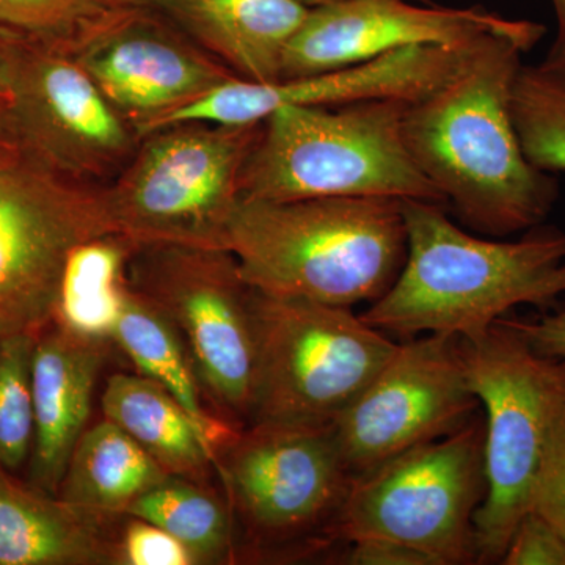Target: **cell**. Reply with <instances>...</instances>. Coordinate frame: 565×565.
<instances>
[{
    "label": "cell",
    "instance_id": "e575fe53",
    "mask_svg": "<svg viewBox=\"0 0 565 565\" xmlns=\"http://www.w3.org/2000/svg\"><path fill=\"white\" fill-rule=\"evenodd\" d=\"M114 2L128 7H148V9H154L161 0H114Z\"/></svg>",
    "mask_w": 565,
    "mask_h": 565
},
{
    "label": "cell",
    "instance_id": "44dd1931",
    "mask_svg": "<svg viewBox=\"0 0 565 565\" xmlns=\"http://www.w3.org/2000/svg\"><path fill=\"white\" fill-rule=\"evenodd\" d=\"M104 418L117 424L167 473L211 484L215 451L199 423L166 386L143 374L117 373L106 381Z\"/></svg>",
    "mask_w": 565,
    "mask_h": 565
},
{
    "label": "cell",
    "instance_id": "ffe728a7",
    "mask_svg": "<svg viewBox=\"0 0 565 565\" xmlns=\"http://www.w3.org/2000/svg\"><path fill=\"white\" fill-rule=\"evenodd\" d=\"M107 334L140 374L166 386L184 405L215 452L239 429L223 416L211 414L206 404L210 397L181 333L143 292L134 288L125 277V267L115 286Z\"/></svg>",
    "mask_w": 565,
    "mask_h": 565
},
{
    "label": "cell",
    "instance_id": "f546056e",
    "mask_svg": "<svg viewBox=\"0 0 565 565\" xmlns=\"http://www.w3.org/2000/svg\"><path fill=\"white\" fill-rule=\"evenodd\" d=\"M351 550L345 563L352 565H434L418 550L384 539H362L349 542Z\"/></svg>",
    "mask_w": 565,
    "mask_h": 565
},
{
    "label": "cell",
    "instance_id": "ba28073f",
    "mask_svg": "<svg viewBox=\"0 0 565 565\" xmlns=\"http://www.w3.org/2000/svg\"><path fill=\"white\" fill-rule=\"evenodd\" d=\"M486 497L484 419L353 479L332 539H384L434 565L478 563L475 514Z\"/></svg>",
    "mask_w": 565,
    "mask_h": 565
},
{
    "label": "cell",
    "instance_id": "8fae6325",
    "mask_svg": "<svg viewBox=\"0 0 565 565\" xmlns=\"http://www.w3.org/2000/svg\"><path fill=\"white\" fill-rule=\"evenodd\" d=\"M129 277L181 333L207 397L237 426L252 419L255 289L228 248H129Z\"/></svg>",
    "mask_w": 565,
    "mask_h": 565
},
{
    "label": "cell",
    "instance_id": "d4e9b609",
    "mask_svg": "<svg viewBox=\"0 0 565 565\" xmlns=\"http://www.w3.org/2000/svg\"><path fill=\"white\" fill-rule=\"evenodd\" d=\"M126 9L114 0H0V32L74 52Z\"/></svg>",
    "mask_w": 565,
    "mask_h": 565
},
{
    "label": "cell",
    "instance_id": "52a82bcc",
    "mask_svg": "<svg viewBox=\"0 0 565 565\" xmlns=\"http://www.w3.org/2000/svg\"><path fill=\"white\" fill-rule=\"evenodd\" d=\"M256 366L250 423L330 424L388 362L397 344L351 308L255 289Z\"/></svg>",
    "mask_w": 565,
    "mask_h": 565
},
{
    "label": "cell",
    "instance_id": "ac0fdd59",
    "mask_svg": "<svg viewBox=\"0 0 565 565\" xmlns=\"http://www.w3.org/2000/svg\"><path fill=\"white\" fill-rule=\"evenodd\" d=\"M154 9L239 79L274 82L311 7L300 0H161Z\"/></svg>",
    "mask_w": 565,
    "mask_h": 565
},
{
    "label": "cell",
    "instance_id": "2e32d148",
    "mask_svg": "<svg viewBox=\"0 0 565 565\" xmlns=\"http://www.w3.org/2000/svg\"><path fill=\"white\" fill-rule=\"evenodd\" d=\"M473 44L403 47L373 61L291 79L250 82L234 77L174 111L159 128L184 121L253 125L282 107H337L373 99L415 103L440 87Z\"/></svg>",
    "mask_w": 565,
    "mask_h": 565
},
{
    "label": "cell",
    "instance_id": "484cf974",
    "mask_svg": "<svg viewBox=\"0 0 565 565\" xmlns=\"http://www.w3.org/2000/svg\"><path fill=\"white\" fill-rule=\"evenodd\" d=\"M36 334L0 340V467L20 471L33 445L32 353Z\"/></svg>",
    "mask_w": 565,
    "mask_h": 565
},
{
    "label": "cell",
    "instance_id": "d6a6232c",
    "mask_svg": "<svg viewBox=\"0 0 565 565\" xmlns=\"http://www.w3.org/2000/svg\"><path fill=\"white\" fill-rule=\"evenodd\" d=\"M557 22L556 39L542 65L565 74V0H550Z\"/></svg>",
    "mask_w": 565,
    "mask_h": 565
},
{
    "label": "cell",
    "instance_id": "f1b7e54d",
    "mask_svg": "<svg viewBox=\"0 0 565 565\" xmlns=\"http://www.w3.org/2000/svg\"><path fill=\"white\" fill-rule=\"evenodd\" d=\"M531 509L548 520L565 539V411L542 465Z\"/></svg>",
    "mask_w": 565,
    "mask_h": 565
},
{
    "label": "cell",
    "instance_id": "30bf717a",
    "mask_svg": "<svg viewBox=\"0 0 565 565\" xmlns=\"http://www.w3.org/2000/svg\"><path fill=\"white\" fill-rule=\"evenodd\" d=\"M233 519L258 552L333 541L352 476L332 423H252L215 452Z\"/></svg>",
    "mask_w": 565,
    "mask_h": 565
},
{
    "label": "cell",
    "instance_id": "8d00e7d4",
    "mask_svg": "<svg viewBox=\"0 0 565 565\" xmlns=\"http://www.w3.org/2000/svg\"><path fill=\"white\" fill-rule=\"evenodd\" d=\"M414 2L427 3V2H430V0H414Z\"/></svg>",
    "mask_w": 565,
    "mask_h": 565
},
{
    "label": "cell",
    "instance_id": "7402d4cb",
    "mask_svg": "<svg viewBox=\"0 0 565 565\" xmlns=\"http://www.w3.org/2000/svg\"><path fill=\"white\" fill-rule=\"evenodd\" d=\"M169 476L132 437L104 418L74 446L57 494L79 511L111 519L125 515Z\"/></svg>",
    "mask_w": 565,
    "mask_h": 565
},
{
    "label": "cell",
    "instance_id": "6da1fadb",
    "mask_svg": "<svg viewBox=\"0 0 565 565\" xmlns=\"http://www.w3.org/2000/svg\"><path fill=\"white\" fill-rule=\"evenodd\" d=\"M545 33V25L520 20L486 35L440 87L405 109L412 159L475 232H527L555 206L557 182L527 161L511 107L523 54Z\"/></svg>",
    "mask_w": 565,
    "mask_h": 565
},
{
    "label": "cell",
    "instance_id": "3957f363",
    "mask_svg": "<svg viewBox=\"0 0 565 565\" xmlns=\"http://www.w3.org/2000/svg\"><path fill=\"white\" fill-rule=\"evenodd\" d=\"M226 248L267 296L352 308L375 302L407 255L403 202L241 199Z\"/></svg>",
    "mask_w": 565,
    "mask_h": 565
},
{
    "label": "cell",
    "instance_id": "7c38bea8",
    "mask_svg": "<svg viewBox=\"0 0 565 565\" xmlns=\"http://www.w3.org/2000/svg\"><path fill=\"white\" fill-rule=\"evenodd\" d=\"M3 84L22 154L52 172L107 184L139 145L73 52L11 35Z\"/></svg>",
    "mask_w": 565,
    "mask_h": 565
},
{
    "label": "cell",
    "instance_id": "5b68a950",
    "mask_svg": "<svg viewBox=\"0 0 565 565\" xmlns=\"http://www.w3.org/2000/svg\"><path fill=\"white\" fill-rule=\"evenodd\" d=\"M468 385L484 411L486 497L475 514L478 563H501L565 411V360L539 355L504 321L462 340Z\"/></svg>",
    "mask_w": 565,
    "mask_h": 565
},
{
    "label": "cell",
    "instance_id": "5bb4252c",
    "mask_svg": "<svg viewBox=\"0 0 565 565\" xmlns=\"http://www.w3.org/2000/svg\"><path fill=\"white\" fill-rule=\"evenodd\" d=\"M73 55L139 137L237 77L148 7H129Z\"/></svg>",
    "mask_w": 565,
    "mask_h": 565
},
{
    "label": "cell",
    "instance_id": "1f68e13d",
    "mask_svg": "<svg viewBox=\"0 0 565 565\" xmlns=\"http://www.w3.org/2000/svg\"><path fill=\"white\" fill-rule=\"evenodd\" d=\"M20 150L14 132L13 114H11V95L6 84L0 82V158Z\"/></svg>",
    "mask_w": 565,
    "mask_h": 565
},
{
    "label": "cell",
    "instance_id": "4fadbf2b",
    "mask_svg": "<svg viewBox=\"0 0 565 565\" xmlns=\"http://www.w3.org/2000/svg\"><path fill=\"white\" fill-rule=\"evenodd\" d=\"M481 408L468 385L460 338L429 333L397 344L388 362L332 422L352 479L457 433Z\"/></svg>",
    "mask_w": 565,
    "mask_h": 565
},
{
    "label": "cell",
    "instance_id": "8992f818",
    "mask_svg": "<svg viewBox=\"0 0 565 565\" xmlns=\"http://www.w3.org/2000/svg\"><path fill=\"white\" fill-rule=\"evenodd\" d=\"M262 125L184 121L141 136L131 159L104 184L118 237L131 248H226Z\"/></svg>",
    "mask_w": 565,
    "mask_h": 565
},
{
    "label": "cell",
    "instance_id": "7a4b0ae2",
    "mask_svg": "<svg viewBox=\"0 0 565 565\" xmlns=\"http://www.w3.org/2000/svg\"><path fill=\"white\" fill-rule=\"evenodd\" d=\"M407 255L362 318L386 334L473 340L519 305L548 308L565 294V232L535 226L519 241L465 232L444 204L403 200Z\"/></svg>",
    "mask_w": 565,
    "mask_h": 565
},
{
    "label": "cell",
    "instance_id": "83f0119b",
    "mask_svg": "<svg viewBox=\"0 0 565 565\" xmlns=\"http://www.w3.org/2000/svg\"><path fill=\"white\" fill-rule=\"evenodd\" d=\"M500 564L565 565V539L548 520L531 509L516 523Z\"/></svg>",
    "mask_w": 565,
    "mask_h": 565
},
{
    "label": "cell",
    "instance_id": "603a6c76",
    "mask_svg": "<svg viewBox=\"0 0 565 565\" xmlns=\"http://www.w3.org/2000/svg\"><path fill=\"white\" fill-rule=\"evenodd\" d=\"M125 515L147 520L172 534L196 564H230L236 557L232 509L226 497L206 482L170 475L134 501Z\"/></svg>",
    "mask_w": 565,
    "mask_h": 565
},
{
    "label": "cell",
    "instance_id": "d6986e66",
    "mask_svg": "<svg viewBox=\"0 0 565 565\" xmlns=\"http://www.w3.org/2000/svg\"><path fill=\"white\" fill-rule=\"evenodd\" d=\"M104 520L0 467V565L114 564Z\"/></svg>",
    "mask_w": 565,
    "mask_h": 565
},
{
    "label": "cell",
    "instance_id": "4dcf8cb0",
    "mask_svg": "<svg viewBox=\"0 0 565 565\" xmlns=\"http://www.w3.org/2000/svg\"><path fill=\"white\" fill-rule=\"evenodd\" d=\"M504 322L514 329L539 355L565 360V310L556 315L544 316L535 322Z\"/></svg>",
    "mask_w": 565,
    "mask_h": 565
},
{
    "label": "cell",
    "instance_id": "d590c367",
    "mask_svg": "<svg viewBox=\"0 0 565 565\" xmlns=\"http://www.w3.org/2000/svg\"><path fill=\"white\" fill-rule=\"evenodd\" d=\"M300 2H303L305 6L308 7H318L326 6V3L337 2V0H300Z\"/></svg>",
    "mask_w": 565,
    "mask_h": 565
},
{
    "label": "cell",
    "instance_id": "277c9868",
    "mask_svg": "<svg viewBox=\"0 0 565 565\" xmlns=\"http://www.w3.org/2000/svg\"><path fill=\"white\" fill-rule=\"evenodd\" d=\"M408 103L282 107L262 125L241 199H393L446 204L405 145Z\"/></svg>",
    "mask_w": 565,
    "mask_h": 565
},
{
    "label": "cell",
    "instance_id": "9a60e30c",
    "mask_svg": "<svg viewBox=\"0 0 565 565\" xmlns=\"http://www.w3.org/2000/svg\"><path fill=\"white\" fill-rule=\"evenodd\" d=\"M509 20L481 6L456 9L414 0H337L311 7L282 58L281 79L313 76L411 46L465 47Z\"/></svg>",
    "mask_w": 565,
    "mask_h": 565
},
{
    "label": "cell",
    "instance_id": "cb8c5ba5",
    "mask_svg": "<svg viewBox=\"0 0 565 565\" xmlns=\"http://www.w3.org/2000/svg\"><path fill=\"white\" fill-rule=\"evenodd\" d=\"M511 107L527 161L542 172H565V74L542 63L522 65Z\"/></svg>",
    "mask_w": 565,
    "mask_h": 565
},
{
    "label": "cell",
    "instance_id": "836d02e7",
    "mask_svg": "<svg viewBox=\"0 0 565 565\" xmlns=\"http://www.w3.org/2000/svg\"><path fill=\"white\" fill-rule=\"evenodd\" d=\"M10 33L0 32V82L6 79L7 65H9Z\"/></svg>",
    "mask_w": 565,
    "mask_h": 565
},
{
    "label": "cell",
    "instance_id": "4316f807",
    "mask_svg": "<svg viewBox=\"0 0 565 565\" xmlns=\"http://www.w3.org/2000/svg\"><path fill=\"white\" fill-rule=\"evenodd\" d=\"M120 535L114 537V564L195 565L188 548L172 534L147 520L125 515Z\"/></svg>",
    "mask_w": 565,
    "mask_h": 565
},
{
    "label": "cell",
    "instance_id": "e0dca14e",
    "mask_svg": "<svg viewBox=\"0 0 565 565\" xmlns=\"http://www.w3.org/2000/svg\"><path fill=\"white\" fill-rule=\"evenodd\" d=\"M110 341L52 321L36 333L32 353V486L57 494L66 465L87 430L93 393Z\"/></svg>",
    "mask_w": 565,
    "mask_h": 565
},
{
    "label": "cell",
    "instance_id": "9c48e42d",
    "mask_svg": "<svg viewBox=\"0 0 565 565\" xmlns=\"http://www.w3.org/2000/svg\"><path fill=\"white\" fill-rule=\"evenodd\" d=\"M111 237L104 184L52 172L21 151L0 158V340L50 326L73 256Z\"/></svg>",
    "mask_w": 565,
    "mask_h": 565
}]
</instances>
